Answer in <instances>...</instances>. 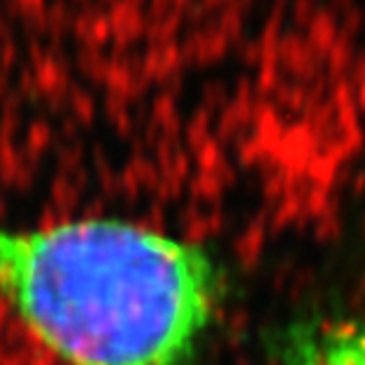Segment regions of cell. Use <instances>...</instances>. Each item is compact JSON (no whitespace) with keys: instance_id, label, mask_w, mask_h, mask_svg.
Segmentation results:
<instances>
[{"instance_id":"7a4b0ae2","label":"cell","mask_w":365,"mask_h":365,"mask_svg":"<svg viewBox=\"0 0 365 365\" xmlns=\"http://www.w3.org/2000/svg\"><path fill=\"white\" fill-rule=\"evenodd\" d=\"M283 365H365V321H330L302 330Z\"/></svg>"},{"instance_id":"6da1fadb","label":"cell","mask_w":365,"mask_h":365,"mask_svg":"<svg viewBox=\"0 0 365 365\" xmlns=\"http://www.w3.org/2000/svg\"><path fill=\"white\" fill-rule=\"evenodd\" d=\"M217 297L212 257L165 231L108 217L0 224V299L66 365H186Z\"/></svg>"}]
</instances>
